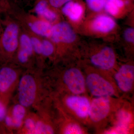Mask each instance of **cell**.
<instances>
[{
	"mask_svg": "<svg viewBox=\"0 0 134 134\" xmlns=\"http://www.w3.org/2000/svg\"><path fill=\"white\" fill-rule=\"evenodd\" d=\"M86 88L93 96L111 97L115 96L114 86L109 81L102 75L96 73H91L86 77Z\"/></svg>",
	"mask_w": 134,
	"mask_h": 134,
	"instance_id": "6da1fadb",
	"label": "cell"
},
{
	"mask_svg": "<svg viewBox=\"0 0 134 134\" xmlns=\"http://www.w3.org/2000/svg\"><path fill=\"white\" fill-rule=\"evenodd\" d=\"M19 27L15 23H9L0 36V50L7 54L14 52L19 45Z\"/></svg>",
	"mask_w": 134,
	"mask_h": 134,
	"instance_id": "7a4b0ae2",
	"label": "cell"
},
{
	"mask_svg": "<svg viewBox=\"0 0 134 134\" xmlns=\"http://www.w3.org/2000/svg\"><path fill=\"white\" fill-rule=\"evenodd\" d=\"M37 85L35 79L30 75L23 76L18 86V100L19 104L25 107L32 105L36 99Z\"/></svg>",
	"mask_w": 134,
	"mask_h": 134,
	"instance_id": "3957f363",
	"label": "cell"
},
{
	"mask_svg": "<svg viewBox=\"0 0 134 134\" xmlns=\"http://www.w3.org/2000/svg\"><path fill=\"white\" fill-rule=\"evenodd\" d=\"M63 79L67 88L74 95H80L85 92L86 88L85 78L78 69L73 68L67 70Z\"/></svg>",
	"mask_w": 134,
	"mask_h": 134,
	"instance_id": "277c9868",
	"label": "cell"
},
{
	"mask_svg": "<svg viewBox=\"0 0 134 134\" xmlns=\"http://www.w3.org/2000/svg\"><path fill=\"white\" fill-rule=\"evenodd\" d=\"M111 109L110 97H97L91 102L89 117L94 122H98L106 118Z\"/></svg>",
	"mask_w": 134,
	"mask_h": 134,
	"instance_id": "5b68a950",
	"label": "cell"
},
{
	"mask_svg": "<svg viewBox=\"0 0 134 134\" xmlns=\"http://www.w3.org/2000/svg\"><path fill=\"white\" fill-rule=\"evenodd\" d=\"M67 107L80 119H85L89 117L91 101L85 96L70 95L65 99Z\"/></svg>",
	"mask_w": 134,
	"mask_h": 134,
	"instance_id": "8992f818",
	"label": "cell"
},
{
	"mask_svg": "<svg viewBox=\"0 0 134 134\" xmlns=\"http://www.w3.org/2000/svg\"><path fill=\"white\" fill-rule=\"evenodd\" d=\"M114 79L120 90L125 93L131 91L134 84V66L122 65L114 75Z\"/></svg>",
	"mask_w": 134,
	"mask_h": 134,
	"instance_id": "52a82bcc",
	"label": "cell"
},
{
	"mask_svg": "<svg viewBox=\"0 0 134 134\" xmlns=\"http://www.w3.org/2000/svg\"><path fill=\"white\" fill-rule=\"evenodd\" d=\"M50 37L55 43H70L75 40L76 36L69 24L62 22L52 26Z\"/></svg>",
	"mask_w": 134,
	"mask_h": 134,
	"instance_id": "ba28073f",
	"label": "cell"
},
{
	"mask_svg": "<svg viewBox=\"0 0 134 134\" xmlns=\"http://www.w3.org/2000/svg\"><path fill=\"white\" fill-rule=\"evenodd\" d=\"M91 62L100 69L109 70L115 65V53L112 48L106 47L92 55L91 58Z\"/></svg>",
	"mask_w": 134,
	"mask_h": 134,
	"instance_id": "9c48e42d",
	"label": "cell"
},
{
	"mask_svg": "<svg viewBox=\"0 0 134 134\" xmlns=\"http://www.w3.org/2000/svg\"><path fill=\"white\" fill-rule=\"evenodd\" d=\"M17 74L14 70L8 67L0 69V92L7 91L15 81Z\"/></svg>",
	"mask_w": 134,
	"mask_h": 134,
	"instance_id": "30bf717a",
	"label": "cell"
},
{
	"mask_svg": "<svg viewBox=\"0 0 134 134\" xmlns=\"http://www.w3.org/2000/svg\"><path fill=\"white\" fill-rule=\"evenodd\" d=\"M115 25V22L110 17L105 15H100L94 19L92 26L93 30L96 31L107 33L113 30Z\"/></svg>",
	"mask_w": 134,
	"mask_h": 134,
	"instance_id": "8fae6325",
	"label": "cell"
},
{
	"mask_svg": "<svg viewBox=\"0 0 134 134\" xmlns=\"http://www.w3.org/2000/svg\"><path fill=\"white\" fill-rule=\"evenodd\" d=\"M29 27L34 33L38 36L50 37L52 26L50 23L43 20H35L29 24Z\"/></svg>",
	"mask_w": 134,
	"mask_h": 134,
	"instance_id": "7c38bea8",
	"label": "cell"
},
{
	"mask_svg": "<svg viewBox=\"0 0 134 134\" xmlns=\"http://www.w3.org/2000/svg\"><path fill=\"white\" fill-rule=\"evenodd\" d=\"M64 5L62 9V12L64 14L72 21H77L80 19L83 12L81 5L78 3L72 1Z\"/></svg>",
	"mask_w": 134,
	"mask_h": 134,
	"instance_id": "4fadbf2b",
	"label": "cell"
},
{
	"mask_svg": "<svg viewBox=\"0 0 134 134\" xmlns=\"http://www.w3.org/2000/svg\"><path fill=\"white\" fill-rule=\"evenodd\" d=\"M35 11L39 15L48 21H54L57 18L56 14L48 8V2L46 0H40L38 2L35 7Z\"/></svg>",
	"mask_w": 134,
	"mask_h": 134,
	"instance_id": "5bb4252c",
	"label": "cell"
},
{
	"mask_svg": "<svg viewBox=\"0 0 134 134\" xmlns=\"http://www.w3.org/2000/svg\"><path fill=\"white\" fill-rule=\"evenodd\" d=\"M25 108L20 104H17L13 107L12 110V119L14 126L19 128L21 126L23 121L25 114Z\"/></svg>",
	"mask_w": 134,
	"mask_h": 134,
	"instance_id": "9a60e30c",
	"label": "cell"
},
{
	"mask_svg": "<svg viewBox=\"0 0 134 134\" xmlns=\"http://www.w3.org/2000/svg\"><path fill=\"white\" fill-rule=\"evenodd\" d=\"M117 119L116 125L129 130V126L132 121V115L130 112L121 109L117 113Z\"/></svg>",
	"mask_w": 134,
	"mask_h": 134,
	"instance_id": "2e32d148",
	"label": "cell"
},
{
	"mask_svg": "<svg viewBox=\"0 0 134 134\" xmlns=\"http://www.w3.org/2000/svg\"><path fill=\"white\" fill-rule=\"evenodd\" d=\"M19 49L26 53L30 56L32 55L34 52L30 37L26 34H23L19 39Z\"/></svg>",
	"mask_w": 134,
	"mask_h": 134,
	"instance_id": "e0dca14e",
	"label": "cell"
},
{
	"mask_svg": "<svg viewBox=\"0 0 134 134\" xmlns=\"http://www.w3.org/2000/svg\"><path fill=\"white\" fill-rule=\"evenodd\" d=\"M124 3L122 0H106L104 7L105 10L110 14L115 15L119 12V9L122 7Z\"/></svg>",
	"mask_w": 134,
	"mask_h": 134,
	"instance_id": "ac0fdd59",
	"label": "cell"
},
{
	"mask_svg": "<svg viewBox=\"0 0 134 134\" xmlns=\"http://www.w3.org/2000/svg\"><path fill=\"white\" fill-rule=\"evenodd\" d=\"M53 129L51 126L41 121L36 122L32 134H53Z\"/></svg>",
	"mask_w": 134,
	"mask_h": 134,
	"instance_id": "d6986e66",
	"label": "cell"
},
{
	"mask_svg": "<svg viewBox=\"0 0 134 134\" xmlns=\"http://www.w3.org/2000/svg\"><path fill=\"white\" fill-rule=\"evenodd\" d=\"M63 133L66 134H82L84 133V131L78 124L71 122L65 127Z\"/></svg>",
	"mask_w": 134,
	"mask_h": 134,
	"instance_id": "ffe728a7",
	"label": "cell"
},
{
	"mask_svg": "<svg viewBox=\"0 0 134 134\" xmlns=\"http://www.w3.org/2000/svg\"><path fill=\"white\" fill-rule=\"evenodd\" d=\"M86 1L91 9L98 12L104 7L105 0H86Z\"/></svg>",
	"mask_w": 134,
	"mask_h": 134,
	"instance_id": "44dd1931",
	"label": "cell"
},
{
	"mask_svg": "<svg viewBox=\"0 0 134 134\" xmlns=\"http://www.w3.org/2000/svg\"><path fill=\"white\" fill-rule=\"evenodd\" d=\"M41 42V54L45 56H49L52 55L54 51V47L52 43L47 40H44Z\"/></svg>",
	"mask_w": 134,
	"mask_h": 134,
	"instance_id": "7402d4cb",
	"label": "cell"
},
{
	"mask_svg": "<svg viewBox=\"0 0 134 134\" xmlns=\"http://www.w3.org/2000/svg\"><path fill=\"white\" fill-rule=\"evenodd\" d=\"M34 51L38 54H41L42 42L35 37H30Z\"/></svg>",
	"mask_w": 134,
	"mask_h": 134,
	"instance_id": "603a6c76",
	"label": "cell"
},
{
	"mask_svg": "<svg viewBox=\"0 0 134 134\" xmlns=\"http://www.w3.org/2000/svg\"><path fill=\"white\" fill-rule=\"evenodd\" d=\"M124 37L127 41L130 43L134 42V30L132 28H128L125 31Z\"/></svg>",
	"mask_w": 134,
	"mask_h": 134,
	"instance_id": "cb8c5ba5",
	"label": "cell"
},
{
	"mask_svg": "<svg viewBox=\"0 0 134 134\" xmlns=\"http://www.w3.org/2000/svg\"><path fill=\"white\" fill-rule=\"evenodd\" d=\"M36 122L34 120L29 118L26 119L25 122V126L28 131L29 133L32 134L35 128Z\"/></svg>",
	"mask_w": 134,
	"mask_h": 134,
	"instance_id": "d4e9b609",
	"label": "cell"
},
{
	"mask_svg": "<svg viewBox=\"0 0 134 134\" xmlns=\"http://www.w3.org/2000/svg\"><path fill=\"white\" fill-rule=\"evenodd\" d=\"M72 0H48L49 3L52 7L58 8L62 7L67 3L71 1Z\"/></svg>",
	"mask_w": 134,
	"mask_h": 134,
	"instance_id": "484cf974",
	"label": "cell"
},
{
	"mask_svg": "<svg viewBox=\"0 0 134 134\" xmlns=\"http://www.w3.org/2000/svg\"><path fill=\"white\" fill-rule=\"evenodd\" d=\"M30 57V56L28 54L19 49L18 54V58L19 62L23 64L26 63Z\"/></svg>",
	"mask_w": 134,
	"mask_h": 134,
	"instance_id": "4316f807",
	"label": "cell"
},
{
	"mask_svg": "<svg viewBox=\"0 0 134 134\" xmlns=\"http://www.w3.org/2000/svg\"><path fill=\"white\" fill-rule=\"evenodd\" d=\"M6 116V109L5 106L0 101V121L5 119Z\"/></svg>",
	"mask_w": 134,
	"mask_h": 134,
	"instance_id": "83f0119b",
	"label": "cell"
},
{
	"mask_svg": "<svg viewBox=\"0 0 134 134\" xmlns=\"http://www.w3.org/2000/svg\"><path fill=\"white\" fill-rule=\"evenodd\" d=\"M6 125L8 127L14 126V122L12 117L9 116H6L5 119Z\"/></svg>",
	"mask_w": 134,
	"mask_h": 134,
	"instance_id": "f1b7e54d",
	"label": "cell"
},
{
	"mask_svg": "<svg viewBox=\"0 0 134 134\" xmlns=\"http://www.w3.org/2000/svg\"><path fill=\"white\" fill-rule=\"evenodd\" d=\"M2 0H0V5H2Z\"/></svg>",
	"mask_w": 134,
	"mask_h": 134,
	"instance_id": "f546056e",
	"label": "cell"
},
{
	"mask_svg": "<svg viewBox=\"0 0 134 134\" xmlns=\"http://www.w3.org/2000/svg\"><path fill=\"white\" fill-rule=\"evenodd\" d=\"M2 31H1V27H0V36H1V32Z\"/></svg>",
	"mask_w": 134,
	"mask_h": 134,
	"instance_id": "4dcf8cb0",
	"label": "cell"
}]
</instances>
